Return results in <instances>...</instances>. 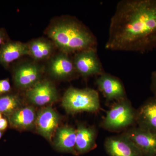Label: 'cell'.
Returning a JSON list of instances; mask_svg holds the SVG:
<instances>
[{"label":"cell","mask_w":156,"mask_h":156,"mask_svg":"<svg viewBox=\"0 0 156 156\" xmlns=\"http://www.w3.org/2000/svg\"><path fill=\"white\" fill-rule=\"evenodd\" d=\"M105 49L144 53L156 48V0H122L111 19Z\"/></svg>","instance_id":"6da1fadb"},{"label":"cell","mask_w":156,"mask_h":156,"mask_svg":"<svg viewBox=\"0 0 156 156\" xmlns=\"http://www.w3.org/2000/svg\"><path fill=\"white\" fill-rule=\"evenodd\" d=\"M46 34L61 52L68 54L84 50H97L98 42L92 31L73 17L60 18L52 23Z\"/></svg>","instance_id":"7a4b0ae2"},{"label":"cell","mask_w":156,"mask_h":156,"mask_svg":"<svg viewBox=\"0 0 156 156\" xmlns=\"http://www.w3.org/2000/svg\"><path fill=\"white\" fill-rule=\"evenodd\" d=\"M62 103L66 110L70 113L96 112L100 106L98 92L88 88H69L65 93Z\"/></svg>","instance_id":"3957f363"},{"label":"cell","mask_w":156,"mask_h":156,"mask_svg":"<svg viewBox=\"0 0 156 156\" xmlns=\"http://www.w3.org/2000/svg\"><path fill=\"white\" fill-rule=\"evenodd\" d=\"M136 111L126 98L119 101L107 112L101 126L107 130L118 131L136 122Z\"/></svg>","instance_id":"277c9868"},{"label":"cell","mask_w":156,"mask_h":156,"mask_svg":"<svg viewBox=\"0 0 156 156\" xmlns=\"http://www.w3.org/2000/svg\"><path fill=\"white\" fill-rule=\"evenodd\" d=\"M97 50L90 49L75 53L73 61L77 73L88 77L98 76L104 72Z\"/></svg>","instance_id":"5b68a950"},{"label":"cell","mask_w":156,"mask_h":156,"mask_svg":"<svg viewBox=\"0 0 156 156\" xmlns=\"http://www.w3.org/2000/svg\"><path fill=\"white\" fill-rule=\"evenodd\" d=\"M43 72V67L36 62L20 63L13 69L15 86L19 89H28L41 81Z\"/></svg>","instance_id":"8992f818"},{"label":"cell","mask_w":156,"mask_h":156,"mask_svg":"<svg viewBox=\"0 0 156 156\" xmlns=\"http://www.w3.org/2000/svg\"><path fill=\"white\" fill-rule=\"evenodd\" d=\"M123 134L135 144L144 156L156 155V133L137 127L129 129Z\"/></svg>","instance_id":"52a82bcc"},{"label":"cell","mask_w":156,"mask_h":156,"mask_svg":"<svg viewBox=\"0 0 156 156\" xmlns=\"http://www.w3.org/2000/svg\"><path fill=\"white\" fill-rule=\"evenodd\" d=\"M26 96L30 102L38 106L53 103L58 99L56 88L48 80L39 81L27 90Z\"/></svg>","instance_id":"ba28073f"},{"label":"cell","mask_w":156,"mask_h":156,"mask_svg":"<svg viewBox=\"0 0 156 156\" xmlns=\"http://www.w3.org/2000/svg\"><path fill=\"white\" fill-rule=\"evenodd\" d=\"M96 83L107 100L119 101L126 98L125 88L119 78L104 72L98 76Z\"/></svg>","instance_id":"9c48e42d"},{"label":"cell","mask_w":156,"mask_h":156,"mask_svg":"<svg viewBox=\"0 0 156 156\" xmlns=\"http://www.w3.org/2000/svg\"><path fill=\"white\" fill-rule=\"evenodd\" d=\"M105 147L110 156H144L135 144L123 134L108 137Z\"/></svg>","instance_id":"30bf717a"},{"label":"cell","mask_w":156,"mask_h":156,"mask_svg":"<svg viewBox=\"0 0 156 156\" xmlns=\"http://www.w3.org/2000/svg\"><path fill=\"white\" fill-rule=\"evenodd\" d=\"M69 54L60 52L53 56L48 64V71L56 79L65 80L73 76L76 72L73 59Z\"/></svg>","instance_id":"8fae6325"},{"label":"cell","mask_w":156,"mask_h":156,"mask_svg":"<svg viewBox=\"0 0 156 156\" xmlns=\"http://www.w3.org/2000/svg\"><path fill=\"white\" fill-rule=\"evenodd\" d=\"M59 121L58 115L52 108H45L39 112L36 120L37 131L46 139L51 140Z\"/></svg>","instance_id":"7c38bea8"},{"label":"cell","mask_w":156,"mask_h":156,"mask_svg":"<svg viewBox=\"0 0 156 156\" xmlns=\"http://www.w3.org/2000/svg\"><path fill=\"white\" fill-rule=\"evenodd\" d=\"M28 55L27 44L9 40L0 48V64L7 69L13 62Z\"/></svg>","instance_id":"4fadbf2b"},{"label":"cell","mask_w":156,"mask_h":156,"mask_svg":"<svg viewBox=\"0 0 156 156\" xmlns=\"http://www.w3.org/2000/svg\"><path fill=\"white\" fill-rule=\"evenodd\" d=\"M138 127L156 133V95L151 97L136 111Z\"/></svg>","instance_id":"5bb4252c"},{"label":"cell","mask_w":156,"mask_h":156,"mask_svg":"<svg viewBox=\"0 0 156 156\" xmlns=\"http://www.w3.org/2000/svg\"><path fill=\"white\" fill-rule=\"evenodd\" d=\"M97 131L93 127L79 125L76 130V155L92 150L96 146Z\"/></svg>","instance_id":"9a60e30c"},{"label":"cell","mask_w":156,"mask_h":156,"mask_svg":"<svg viewBox=\"0 0 156 156\" xmlns=\"http://www.w3.org/2000/svg\"><path fill=\"white\" fill-rule=\"evenodd\" d=\"M76 130L65 126L57 129L54 144L56 149L62 152L76 155Z\"/></svg>","instance_id":"2e32d148"},{"label":"cell","mask_w":156,"mask_h":156,"mask_svg":"<svg viewBox=\"0 0 156 156\" xmlns=\"http://www.w3.org/2000/svg\"><path fill=\"white\" fill-rule=\"evenodd\" d=\"M9 117L11 127L23 130L33 127L36 122L37 116L33 108L25 107L18 109Z\"/></svg>","instance_id":"e0dca14e"},{"label":"cell","mask_w":156,"mask_h":156,"mask_svg":"<svg viewBox=\"0 0 156 156\" xmlns=\"http://www.w3.org/2000/svg\"><path fill=\"white\" fill-rule=\"evenodd\" d=\"M29 56L36 61L46 60L50 58L54 50V44L51 41L38 38L27 44Z\"/></svg>","instance_id":"ac0fdd59"},{"label":"cell","mask_w":156,"mask_h":156,"mask_svg":"<svg viewBox=\"0 0 156 156\" xmlns=\"http://www.w3.org/2000/svg\"><path fill=\"white\" fill-rule=\"evenodd\" d=\"M21 99L16 94H9L0 95V113L10 116L20 108Z\"/></svg>","instance_id":"d6986e66"},{"label":"cell","mask_w":156,"mask_h":156,"mask_svg":"<svg viewBox=\"0 0 156 156\" xmlns=\"http://www.w3.org/2000/svg\"><path fill=\"white\" fill-rule=\"evenodd\" d=\"M11 89V84L8 79L0 80V95L8 93Z\"/></svg>","instance_id":"ffe728a7"},{"label":"cell","mask_w":156,"mask_h":156,"mask_svg":"<svg viewBox=\"0 0 156 156\" xmlns=\"http://www.w3.org/2000/svg\"><path fill=\"white\" fill-rule=\"evenodd\" d=\"M8 40V34L5 29L0 28V48Z\"/></svg>","instance_id":"44dd1931"},{"label":"cell","mask_w":156,"mask_h":156,"mask_svg":"<svg viewBox=\"0 0 156 156\" xmlns=\"http://www.w3.org/2000/svg\"><path fill=\"white\" fill-rule=\"evenodd\" d=\"M151 89L154 95H156V71L153 72L151 77Z\"/></svg>","instance_id":"7402d4cb"},{"label":"cell","mask_w":156,"mask_h":156,"mask_svg":"<svg viewBox=\"0 0 156 156\" xmlns=\"http://www.w3.org/2000/svg\"><path fill=\"white\" fill-rule=\"evenodd\" d=\"M8 121L5 119L2 118L0 119V131L5 130L8 127Z\"/></svg>","instance_id":"603a6c76"},{"label":"cell","mask_w":156,"mask_h":156,"mask_svg":"<svg viewBox=\"0 0 156 156\" xmlns=\"http://www.w3.org/2000/svg\"><path fill=\"white\" fill-rule=\"evenodd\" d=\"M2 131H0V139H1V137H2Z\"/></svg>","instance_id":"cb8c5ba5"},{"label":"cell","mask_w":156,"mask_h":156,"mask_svg":"<svg viewBox=\"0 0 156 156\" xmlns=\"http://www.w3.org/2000/svg\"><path fill=\"white\" fill-rule=\"evenodd\" d=\"M2 115L1 113H0V119H2Z\"/></svg>","instance_id":"d4e9b609"},{"label":"cell","mask_w":156,"mask_h":156,"mask_svg":"<svg viewBox=\"0 0 156 156\" xmlns=\"http://www.w3.org/2000/svg\"><path fill=\"white\" fill-rule=\"evenodd\" d=\"M146 156H156V155Z\"/></svg>","instance_id":"484cf974"}]
</instances>
